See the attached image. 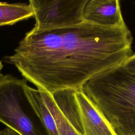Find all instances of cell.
Returning a JSON list of instances; mask_svg holds the SVG:
<instances>
[{
	"mask_svg": "<svg viewBox=\"0 0 135 135\" xmlns=\"http://www.w3.org/2000/svg\"><path fill=\"white\" fill-rule=\"evenodd\" d=\"M132 41L127 26L105 27L83 21L49 30L32 28L4 60L37 89L52 94L80 90L98 74L122 65L133 54Z\"/></svg>",
	"mask_w": 135,
	"mask_h": 135,
	"instance_id": "cell-1",
	"label": "cell"
},
{
	"mask_svg": "<svg viewBox=\"0 0 135 135\" xmlns=\"http://www.w3.org/2000/svg\"><path fill=\"white\" fill-rule=\"evenodd\" d=\"M80 90L117 135H135V73L120 65L89 80Z\"/></svg>",
	"mask_w": 135,
	"mask_h": 135,
	"instance_id": "cell-2",
	"label": "cell"
},
{
	"mask_svg": "<svg viewBox=\"0 0 135 135\" xmlns=\"http://www.w3.org/2000/svg\"><path fill=\"white\" fill-rule=\"evenodd\" d=\"M27 80L0 75V122L21 135H49L25 91Z\"/></svg>",
	"mask_w": 135,
	"mask_h": 135,
	"instance_id": "cell-3",
	"label": "cell"
},
{
	"mask_svg": "<svg viewBox=\"0 0 135 135\" xmlns=\"http://www.w3.org/2000/svg\"><path fill=\"white\" fill-rule=\"evenodd\" d=\"M88 0H30L35 19L33 28L45 31L79 24Z\"/></svg>",
	"mask_w": 135,
	"mask_h": 135,
	"instance_id": "cell-4",
	"label": "cell"
},
{
	"mask_svg": "<svg viewBox=\"0 0 135 135\" xmlns=\"http://www.w3.org/2000/svg\"><path fill=\"white\" fill-rule=\"evenodd\" d=\"M83 21L105 27L127 26L118 0H88L83 13Z\"/></svg>",
	"mask_w": 135,
	"mask_h": 135,
	"instance_id": "cell-5",
	"label": "cell"
},
{
	"mask_svg": "<svg viewBox=\"0 0 135 135\" xmlns=\"http://www.w3.org/2000/svg\"><path fill=\"white\" fill-rule=\"evenodd\" d=\"M83 135H117L98 110L80 91H75Z\"/></svg>",
	"mask_w": 135,
	"mask_h": 135,
	"instance_id": "cell-6",
	"label": "cell"
},
{
	"mask_svg": "<svg viewBox=\"0 0 135 135\" xmlns=\"http://www.w3.org/2000/svg\"><path fill=\"white\" fill-rule=\"evenodd\" d=\"M74 90L56 91L51 95L57 106L72 126L81 134L83 132Z\"/></svg>",
	"mask_w": 135,
	"mask_h": 135,
	"instance_id": "cell-7",
	"label": "cell"
},
{
	"mask_svg": "<svg viewBox=\"0 0 135 135\" xmlns=\"http://www.w3.org/2000/svg\"><path fill=\"white\" fill-rule=\"evenodd\" d=\"M26 95L49 135H57L54 119L45 104L40 91L27 84L25 88Z\"/></svg>",
	"mask_w": 135,
	"mask_h": 135,
	"instance_id": "cell-8",
	"label": "cell"
},
{
	"mask_svg": "<svg viewBox=\"0 0 135 135\" xmlns=\"http://www.w3.org/2000/svg\"><path fill=\"white\" fill-rule=\"evenodd\" d=\"M33 16L34 12L30 4L0 2V26L12 25Z\"/></svg>",
	"mask_w": 135,
	"mask_h": 135,
	"instance_id": "cell-9",
	"label": "cell"
},
{
	"mask_svg": "<svg viewBox=\"0 0 135 135\" xmlns=\"http://www.w3.org/2000/svg\"><path fill=\"white\" fill-rule=\"evenodd\" d=\"M46 107L52 115L57 128V135H82L69 122L62 114L52 95L45 91L38 90Z\"/></svg>",
	"mask_w": 135,
	"mask_h": 135,
	"instance_id": "cell-10",
	"label": "cell"
},
{
	"mask_svg": "<svg viewBox=\"0 0 135 135\" xmlns=\"http://www.w3.org/2000/svg\"><path fill=\"white\" fill-rule=\"evenodd\" d=\"M131 71L135 73V53L129 57L122 64Z\"/></svg>",
	"mask_w": 135,
	"mask_h": 135,
	"instance_id": "cell-11",
	"label": "cell"
},
{
	"mask_svg": "<svg viewBox=\"0 0 135 135\" xmlns=\"http://www.w3.org/2000/svg\"><path fill=\"white\" fill-rule=\"evenodd\" d=\"M0 135H21L15 131L6 127L0 130Z\"/></svg>",
	"mask_w": 135,
	"mask_h": 135,
	"instance_id": "cell-12",
	"label": "cell"
},
{
	"mask_svg": "<svg viewBox=\"0 0 135 135\" xmlns=\"http://www.w3.org/2000/svg\"><path fill=\"white\" fill-rule=\"evenodd\" d=\"M3 67V64H2V62L1 61H0V75L2 74L1 73V71H2V69Z\"/></svg>",
	"mask_w": 135,
	"mask_h": 135,
	"instance_id": "cell-13",
	"label": "cell"
}]
</instances>
